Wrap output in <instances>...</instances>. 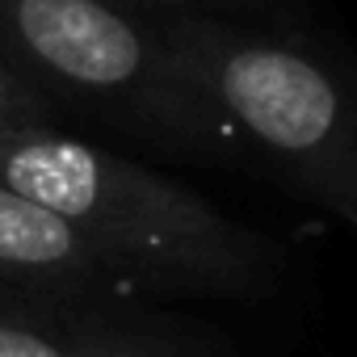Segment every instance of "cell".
I'll return each instance as SVG.
<instances>
[{"label":"cell","instance_id":"52a82bcc","mask_svg":"<svg viewBox=\"0 0 357 357\" xmlns=\"http://www.w3.org/2000/svg\"><path fill=\"white\" fill-rule=\"evenodd\" d=\"M130 5L168 9V13H219V17H240V22L261 17L265 26L290 22V13H294V0H130Z\"/></svg>","mask_w":357,"mask_h":357},{"label":"cell","instance_id":"3957f363","mask_svg":"<svg viewBox=\"0 0 357 357\" xmlns=\"http://www.w3.org/2000/svg\"><path fill=\"white\" fill-rule=\"evenodd\" d=\"M0 51L55 118L101 122L181 155L248 160L227 118L176 72L164 9L0 0Z\"/></svg>","mask_w":357,"mask_h":357},{"label":"cell","instance_id":"8992f818","mask_svg":"<svg viewBox=\"0 0 357 357\" xmlns=\"http://www.w3.org/2000/svg\"><path fill=\"white\" fill-rule=\"evenodd\" d=\"M30 126H59L51 105L22 80V72L0 51V135L30 130Z\"/></svg>","mask_w":357,"mask_h":357},{"label":"cell","instance_id":"5b68a950","mask_svg":"<svg viewBox=\"0 0 357 357\" xmlns=\"http://www.w3.org/2000/svg\"><path fill=\"white\" fill-rule=\"evenodd\" d=\"M0 286L43 298L130 303V286L55 211L0 181Z\"/></svg>","mask_w":357,"mask_h":357},{"label":"cell","instance_id":"6da1fadb","mask_svg":"<svg viewBox=\"0 0 357 357\" xmlns=\"http://www.w3.org/2000/svg\"><path fill=\"white\" fill-rule=\"evenodd\" d=\"M0 181L55 211L130 294L265 298L286 257L181 181L63 126L0 135Z\"/></svg>","mask_w":357,"mask_h":357},{"label":"cell","instance_id":"7a4b0ae2","mask_svg":"<svg viewBox=\"0 0 357 357\" xmlns=\"http://www.w3.org/2000/svg\"><path fill=\"white\" fill-rule=\"evenodd\" d=\"M164 38L248 160H265L357 231V63L311 34L219 13L164 9Z\"/></svg>","mask_w":357,"mask_h":357},{"label":"cell","instance_id":"277c9868","mask_svg":"<svg viewBox=\"0 0 357 357\" xmlns=\"http://www.w3.org/2000/svg\"><path fill=\"white\" fill-rule=\"evenodd\" d=\"M0 357H231L211 332H194L126 303L0 298Z\"/></svg>","mask_w":357,"mask_h":357}]
</instances>
